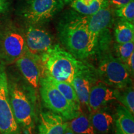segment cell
I'll list each match as a JSON object with an SVG mask.
<instances>
[{"label":"cell","mask_w":134,"mask_h":134,"mask_svg":"<svg viewBox=\"0 0 134 134\" xmlns=\"http://www.w3.org/2000/svg\"><path fill=\"white\" fill-rule=\"evenodd\" d=\"M57 29L65 49L78 60L96 54V42L88 27V16L68 10L60 18Z\"/></svg>","instance_id":"cell-1"},{"label":"cell","mask_w":134,"mask_h":134,"mask_svg":"<svg viewBox=\"0 0 134 134\" xmlns=\"http://www.w3.org/2000/svg\"><path fill=\"white\" fill-rule=\"evenodd\" d=\"M10 105L17 123L24 134H33L36 122V90L21 75L7 74Z\"/></svg>","instance_id":"cell-2"},{"label":"cell","mask_w":134,"mask_h":134,"mask_svg":"<svg viewBox=\"0 0 134 134\" xmlns=\"http://www.w3.org/2000/svg\"><path fill=\"white\" fill-rule=\"evenodd\" d=\"M41 59L43 75L72 85L78 61L73 55L59 44H54L42 55Z\"/></svg>","instance_id":"cell-3"},{"label":"cell","mask_w":134,"mask_h":134,"mask_svg":"<svg viewBox=\"0 0 134 134\" xmlns=\"http://www.w3.org/2000/svg\"><path fill=\"white\" fill-rule=\"evenodd\" d=\"M26 50L23 29L11 21L0 26V64L6 66L15 63Z\"/></svg>","instance_id":"cell-4"},{"label":"cell","mask_w":134,"mask_h":134,"mask_svg":"<svg viewBox=\"0 0 134 134\" xmlns=\"http://www.w3.org/2000/svg\"><path fill=\"white\" fill-rule=\"evenodd\" d=\"M99 58V62L96 68L99 80L113 89L132 85L133 76L125 63L110 52Z\"/></svg>","instance_id":"cell-5"},{"label":"cell","mask_w":134,"mask_h":134,"mask_svg":"<svg viewBox=\"0 0 134 134\" xmlns=\"http://www.w3.org/2000/svg\"><path fill=\"white\" fill-rule=\"evenodd\" d=\"M114 21V11L110 5L88 16V27L96 42L97 56L109 52L112 41L111 29Z\"/></svg>","instance_id":"cell-6"},{"label":"cell","mask_w":134,"mask_h":134,"mask_svg":"<svg viewBox=\"0 0 134 134\" xmlns=\"http://www.w3.org/2000/svg\"><path fill=\"white\" fill-rule=\"evenodd\" d=\"M64 4L63 0H26L21 16L26 24L42 26L53 19Z\"/></svg>","instance_id":"cell-7"},{"label":"cell","mask_w":134,"mask_h":134,"mask_svg":"<svg viewBox=\"0 0 134 134\" xmlns=\"http://www.w3.org/2000/svg\"><path fill=\"white\" fill-rule=\"evenodd\" d=\"M38 88L45 106L50 111L62 117L65 120L73 119L81 113L75 109L71 104L44 75L40 79Z\"/></svg>","instance_id":"cell-8"},{"label":"cell","mask_w":134,"mask_h":134,"mask_svg":"<svg viewBox=\"0 0 134 134\" xmlns=\"http://www.w3.org/2000/svg\"><path fill=\"white\" fill-rule=\"evenodd\" d=\"M0 134H23L10 105L5 66L0 64Z\"/></svg>","instance_id":"cell-9"},{"label":"cell","mask_w":134,"mask_h":134,"mask_svg":"<svg viewBox=\"0 0 134 134\" xmlns=\"http://www.w3.org/2000/svg\"><path fill=\"white\" fill-rule=\"evenodd\" d=\"M98 80L96 68L85 60H78L72 86L76 91L81 105L87 106L90 90Z\"/></svg>","instance_id":"cell-10"},{"label":"cell","mask_w":134,"mask_h":134,"mask_svg":"<svg viewBox=\"0 0 134 134\" xmlns=\"http://www.w3.org/2000/svg\"><path fill=\"white\" fill-rule=\"evenodd\" d=\"M26 50L41 58L53 45L52 34L42 25L26 24L23 29Z\"/></svg>","instance_id":"cell-11"},{"label":"cell","mask_w":134,"mask_h":134,"mask_svg":"<svg viewBox=\"0 0 134 134\" xmlns=\"http://www.w3.org/2000/svg\"><path fill=\"white\" fill-rule=\"evenodd\" d=\"M20 75L29 85L37 90L43 75L41 58L32 55L26 50L24 54L15 62Z\"/></svg>","instance_id":"cell-12"},{"label":"cell","mask_w":134,"mask_h":134,"mask_svg":"<svg viewBox=\"0 0 134 134\" xmlns=\"http://www.w3.org/2000/svg\"><path fill=\"white\" fill-rule=\"evenodd\" d=\"M114 100L116 99L114 94L113 88L99 80L93 85L90 90L87 107L91 113L104 108Z\"/></svg>","instance_id":"cell-13"},{"label":"cell","mask_w":134,"mask_h":134,"mask_svg":"<svg viewBox=\"0 0 134 134\" xmlns=\"http://www.w3.org/2000/svg\"><path fill=\"white\" fill-rule=\"evenodd\" d=\"M68 122L52 111L40 114L37 134H64Z\"/></svg>","instance_id":"cell-14"},{"label":"cell","mask_w":134,"mask_h":134,"mask_svg":"<svg viewBox=\"0 0 134 134\" xmlns=\"http://www.w3.org/2000/svg\"><path fill=\"white\" fill-rule=\"evenodd\" d=\"M89 119L95 134H109L114 126V119L105 107L90 113Z\"/></svg>","instance_id":"cell-15"},{"label":"cell","mask_w":134,"mask_h":134,"mask_svg":"<svg viewBox=\"0 0 134 134\" xmlns=\"http://www.w3.org/2000/svg\"><path fill=\"white\" fill-rule=\"evenodd\" d=\"M114 119V134H134L133 114L124 105L117 107Z\"/></svg>","instance_id":"cell-16"},{"label":"cell","mask_w":134,"mask_h":134,"mask_svg":"<svg viewBox=\"0 0 134 134\" xmlns=\"http://www.w3.org/2000/svg\"><path fill=\"white\" fill-rule=\"evenodd\" d=\"M70 5L76 13L90 16L110 4L109 0H73Z\"/></svg>","instance_id":"cell-17"},{"label":"cell","mask_w":134,"mask_h":134,"mask_svg":"<svg viewBox=\"0 0 134 134\" xmlns=\"http://www.w3.org/2000/svg\"><path fill=\"white\" fill-rule=\"evenodd\" d=\"M115 43H122L134 41V25L130 22L117 19L114 23Z\"/></svg>","instance_id":"cell-18"},{"label":"cell","mask_w":134,"mask_h":134,"mask_svg":"<svg viewBox=\"0 0 134 134\" xmlns=\"http://www.w3.org/2000/svg\"><path fill=\"white\" fill-rule=\"evenodd\" d=\"M46 76L58 89V91L62 94L63 96H65V98L71 104L75 109L79 112H81V103H80L76 91H75V89L72 86L71 84L66 83V82L58 81L50 78V77L47 76Z\"/></svg>","instance_id":"cell-19"},{"label":"cell","mask_w":134,"mask_h":134,"mask_svg":"<svg viewBox=\"0 0 134 134\" xmlns=\"http://www.w3.org/2000/svg\"><path fill=\"white\" fill-rule=\"evenodd\" d=\"M114 94L117 100L134 114V90L133 85L121 88H115Z\"/></svg>","instance_id":"cell-20"},{"label":"cell","mask_w":134,"mask_h":134,"mask_svg":"<svg viewBox=\"0 0 134 134\" xmlns=\"http://www.w3.org/2000/svg\"><path fill=\"white\" fill-rule=\"evenodd\" d=\"M68 125L75 134H95L89 118L82 113L68 122Z\"/></svg>","instance_id":"cell-21"},{"label":"cell","mask_w":134,"mask_h":134,"mask_svg":"<svg viewBox=\"0 0 134 134\" xmlns=\"http://www.w3.org/2000/svg\"><path fill=\"white\" fill-rule=\"evenodd\" d=\"M113 48L115 56L125 63L134 52V41L122 43H115Z\"/></svg>","instance_id":"cell-22"},{"label":"cell","mask_w":134,"mask_h":134,"mask_svg":"<svg viewBox=\"0 0 134 134\" xmlns=\"http://www.w3.org/2000/svg\"><path fill=\"white\" fill-rule=\"evenodd\" d=\"M114 14L117 19L134 23V0L127 4L114 9Z\"/></svg>","instance_id":"cell-23"},{"label":"cell","mask_w":134,"mask_h":134,"mask_svg":"<svg viewBox=\"0 0 134 134\" xmlns=\"http://www.w3.org/2000/svg\"><path fill=\"white\" fill-rule=\"evenodd\" d=\"M131 0H109V3L110 6L114 8L120 7L128 3Z\"/></svg>","instance_id":"cell-24"},{"label":"cell","mask_w":134,"mask_h":134,"mask_svg":"<svg viewBox=\"0 0 134 134\" xmlns=\"http://www.w3.org/2000/svg\"><path fill=\"white\" fill-rule=\"evenodd\" d=\"M11 0H0V14L4 13L8 9Z\"/></svg>","instance_id":"cell-25"},{"label":"cell","mask_w":134,"mask_h":134,"mask_svg":"<svg viewBox=\"0 0 134 134\" xmlns=\"http://www.w3.org/2000/svg\"><path fill=\"white\" fill-rule=\"evenodd\" d=\"M134 52L130 55V57L129 58V59L127 60V62L125 63L127 66L128 67L129 70L131 73L132 76H133V73H134Z\"/></svg>","instance_id":"cell-26"},{"label":"cell","mask_w":134,"mask_h":134,"mask_svg":"<svg viewBox=\"0 0 134 134\" xmlns=\"http://www.w3.org/2000/svg\"><path fill=\"white\" fill-rule=\"evenodd\" d=\"M64 134H75V133L73 132V130L70 128L69 126H68V125H67L66 129L65 130Z\"/></svg>","instance_id":"cell-27"},{"label":"cell","mask_w":134,"mask_h":134,"mask_svg":"<svg viewBox=\"0 0 134 134\" xmlns=\"http://www.w3.org/2000/svg\"><path fill=\"white\" fill-rule=\"evenodd\" d=\"M73 0H63L65 4H67V3H71Z\"/></svg>","instance_id":"cell-28"}]
</instances>
